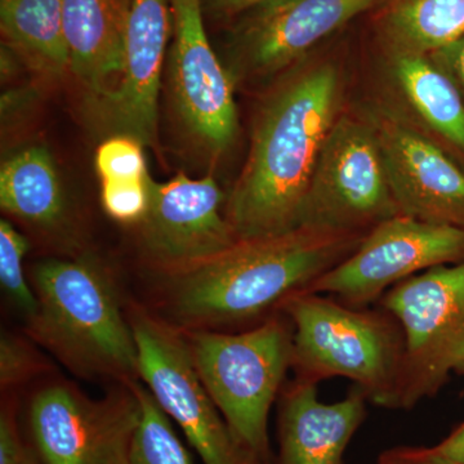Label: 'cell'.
I'll use <instances>...</instances> for the list:
<instances>
[{
  "mask_svg": "<svg viewBox=\"0 0 464 464\" xmlns=\"http://www.w3.org/2000/svg\"><path fill=\"white\" fill-rule=\"evenodd\" d=\"M132 5L133 0H63L69 69L100 100L123 74Z\"/></svg>",
  "mask_w": 464,
  "mask_h": 464,
  "instance_id": "obj_17",
  "label": "cell"
},
{
  "mask_svg": "<svg viewBox=\"0 0 464 464\" xmlns=\"http://www.w3.org/2000/svg\"><path fill=\"white\" fill-rule=\"evenodd\" d=\"M139 374L204 464H265L235 438L204 387L181 328L134 311Z\"/></svg>",
  "mask_w": 464,
  "mask_h": 464,
  "instance_id": "obj_8",
  "label": "cell"
},
{
  "mask_svg": "<svg viewBox=\"0 0 464 464\" xmlns=\"http://www.w3.org/2000/svg\"><path fill=\"white\" fill-rule=\"evenodd\" d=\"M183 332L195 369L235 438L271 464L268 415L292 366V324L276 316L234 334Z\"/></svg>",
  "mask_w": 464,
  "mask_h": 464,
  "instance_id": "obj_5",
  "label": "cell"
},
{
  "mask_svg": "<svg viewBox=\"0 0 464 464\" xmlns=\"http://www.w3.org/2000/svg\"><path fill=\"white\" fill-rule=\"evenodd\" d=\"M439 453L453 462L464 464V423L454 430L447 439L435 445Z\"/></svg>",
  "mask_w": 464,
  "mask_h": 464,
  "instance_id": "obj_31",
  "label": "cell"
},
{
  "mask_svg": "<svg viewBox=\"0 0 464 464\" xmlns=\"http://www.w3.org/2000/svg\"><path fill=\"white\" fill-rule=\"evenodd\" d=\"M366 400L357 387L341 401L325 404L315 383L297 380L280 404L276 464H343L348 445L365 420Z\"/></svg>",
  "mask_w": 464,
  "mask_h": 464,
  "instance_id": "obj_16",
  "label": "cell"
},
{
  "mask_svg": "<svg viewBox=\"0 0 464 464\" xmlns=\"http://www.w3.org/2000/svg\"><path fill=\"white\" fill-rule=\"evenodd\" d=\"M35 351L25 341L3 334L0 341V384L3 390L25 383L41 371Z\"/></svg>",
  "mask_w": 464,
  "mask_h": 464,
  "instance_id": "obj_26",
  "label": "cell"
},
{
  "mask_svg": "<svg viewBox=\"0 0 464 464\" xmlns=\"http://www.w3.org/2000/svg\"><path fill=\"white\" fill-rule=\"evenodd\" d=\"M364 237L302 226L237 240L215 256L161 271L164 304L174 325L188 331L246 322L307 289Z\"/></svg>",
  "mask_w": 464,
  "mask_h": 464,
  "instance_id": "obj_2",
  "label": "cell"
},
{
  "mask_svg": "<svg viewBox=\"0 0 464 464\" xmlns=\"http://www.w3.org/2000/svg\"><path fill=\"white\" fill-rule=\"evenodd\" d=\"M0 206L9 215L39 227H54L63 221L65 195L47 149L32 146L3 163Z\"/></svg>",
  "mask_w": 464,
  "mask_h": 464,
  "instance_id": "obj_19",
  "label": "cell"
},
{
  "mask_svg": "<svg viewBox=\"0 0 464 464\" xmlns=\"http://www.w3.org/2000/svg\"><path fill=\"white\" fill-rule=\"evenodd\" d=\"M173 23L172 85L183 123L212 154L237 136L234 79L210 47L201 0H169Z\"/></svg>",
  "mask_w": 464,
  "mask_h": 464,
  "instance_id": "obj_12",
  "label": "cell"
},
{
  "mask_svg": "<svg viewBox=\"0 0 464 464\" xmlns=\"http://www.w3.org/2000/svg\"><path fill=\"white\" fill-rule=\"evenodd\" d=\"M203 5L217 16H239L246 9L266 0H201Z\"/></svg>",
  "mask_w": 464,
  "mask_h": 464,
  "instance_id": "obj_30",
  "label": "cell"
},
{
  "mask_svg": "<svg viewBox=\"0 0 464 464\" xmlns=\"http://www.w3.org/2000/svg\"><path fill=\"white\" fill-rule=\"evenodd\" d=\"M384 0H266L239 14L228 36L230 75L266 78L295 66L326 36Z\"/></svg>",
  "mask_w": 464,
  "mask_h": 464,
  "instance_id": "obj_11",
  "label": "cell"
},
{
  "mask_svg": "<svg viewBox=\"0 0 464 464\" xmlns=\"http://www.w3.org/2000/svg\"><path fill=\"white\" fill-rule=\"evenodd\" d=\"M0 27L7 47L45 75L69 69L63 0H0Z\"/></svg>",
  "mask_w": 464,
  "mask_h": 464,
  "instance_id": "obj_21",
  "label": "cell"
},
{
  "mask_svg": "<svg viewBox=\"0 0 464 464\" xmlns=\"http://www.w3.org/2000/svg\"><path fill=\"white\" fill-rule=\"evenodd\" d=\"M172 25L169 0H133L123 74L101 100L112 132L143 146L157 143L161 67Z\"/></svg>",
  "mask_w": 464,
  "mask_h": 464,
  "instance_id": "obj_15",
  "label": "cell"
},
{
  "mask_svg": "<svg viewBox=\"0 0 464 464\" xmlns=\"http://www.w3.org/2000/svg\"><path fill=\"white\" fill-rule=\"evenodd\" d=\"M382 304L404 337L395 409H411L464 371V261L396 284Z\"/></svg>",
  "mask_w": 464,
  "mask_h": 464,
  "instance_id": "obj_6",
  "label": "cell"
},
{
  "mask_svg": "<svg viewBox=\"0 0 464 464\" xmlns=\"http://www.w3.org/2000/svg\"><path fill=\"white\" fill-rule=\"evenodd\" d=\"M151 177L141 179L103 181L101 201L103 209L121 224H140L145 218L151 200Z\"/></svg>",
  "mask_w": 464,
  "mask_h": 464,
  "instance_id": "obj_25",
  "label": "cell"
},
{
  "mask_svg": "<svg viewBox=\"0 0 464 464\" xmlns=\"http://www.w3.org/2000/svg\"><path fill=\"white\" fill-rule=\"evenodd\" d=\"M381 7L387 54H430L464 35V0H384Z\"/></svg>",
  "mask_w": 464,
  "mask_h": 464,
  "instance_id": "obj_20",
  "label": "cell"
},
{
  "mask_svg": "<svg viewBox=\"0 0 464 464\" xmlns=\"http://www.w3.org/2000/svg\"><path fill=\"white\" fill-rule=\"evenodd\" d=\"M141 415L136 382L102 399L54 382L30 401L26 439L43 464H130Z\"/></svg>",
  "mask_w": 464,
  "mask_h": 464,
  "instance_id": "obj_7",
  "label": "cell"
},
{
  "mask_svg": "<svg viewBox=\"0 0 464 464\" xmlns=\"http://www.w3.org/2000/svg\"><path fill=\"white\" fill-rule=\"evenodd\" d=\"M342 92L338 67L319 63L290 72L266 97L246 166L226 206L237 240L301 227L317 159L340 118Z\"/></svg>",
  "mask_w": 464,
  "mask_h": 464,
  "instance_id": "obj_1",
  "label": "cell"
},
{
  "mask_svg": "<svg viewBox=\"0 0 464 464\" xmlns=\"http://www.w3.org/2000/svg\"><path fill=\"white\" fill-rule=\"evenodd\" d=\"M279 308L292 324L298 380L317 384L348 378L375 405L395 409L404 337L389 317L306 290L289 295Z\"/></svg>",
  "mask_w": 464,
  "mask_h": 464,
  "instance_id": "obj_4",
  "label": "cell"
},
{
  "mask_svg": "<svg viewBox=\"0 0 464 464\" xmlns=\"http://www.w3.org/2000/svg\"><path fill=\"white\" fill-rule=\"evenodd\" d=\"M377 464H459L439 453L435 447H396L378 457Z\"/></svg>",
  "mask_w": 464,
  "mask_h": 464,
  "instance_id": "obj_29",
  "label": "cell"
},
{
  "mask_svg": "<svg viewBox=\"0 0 464 464\" xmlns=\"http://www.w3.org/2000/svg\"><path fill=\"white\" fill-rule=\"evenodd\" d=\"M94 164L101 182L141 179L149 176L142 143L125 134H114L101 143Z\"/></svg>",
  "mask_w": 464,
  "mask_h": 464,
  "instance_id": "obj_24",
  "label": "cell"
},
{
  "mask_svg": "<svg viewBox=\"0 0 464 464\" xmlns=\"http://www.w3.org/2000/svg\"><path fill=\"white\" fill-rule=\"evenodd\" d=\"M391 78L429 130L464 151V99L429 54H387Z\"/></svg>",
  "mask_w": 464,
  "mask_h": 464,
  "instance_id": "obj_18",
  "label": "cell"
},
{
  "mask_svg": "<svg viewBox=\"0 0 464 464\" xmlns=\"http://www.w3.org/2000/svg\"><path fill=\"white\" fill-rule=\"evenodd\" d=\"M429 56L457 85L464 99V35L432 52Z\"/></svg>",
  "mask_w": 464,
  "mask_h": 464,
  "instance_id": "obj_28",
  "label": "cell"
},
{
  "mask_svg": "<svg viewBox=\"0 0 464 464\" xmlns=\"http://www.w3.org/2000/svg\"><path fill=\"white\" fill-rule=\"evenodd\" d=\"M0 464H43L8 406L0 414Z\"/></svg>",
  "mask_w": 464,
  "mask_h": 464,
  "instance_id": "obj_27",
  "label": "cell"
},
{
  "mask_svg": "<svg viewBox=\"0 0 464 464\" xmlns=\"http://www.w3.org/2000/svg\"><path fill=\"white\" fill-rule=\"evenodd\" d=\"M38 310L34 340L72 373L134 383L139 350L108 271L87 257L47 259L33 268Z\"/></svg>",
  "mask_w": 464,
  "mask_h": 464,
  "instance_id": "obj_3",
  "label": "cell"
},
{
  "mask_svg": "<svg viewBox=\"0 0 464 464\" xmlns=\"http://www.w3.org/2000/svg\"><path fill=\"white\" fill-rule=\"evenodd\" d=\"M151 200L141 224L142 248L160 271L210 257L237 241L221 215L224 194L212 176L167 182L151 179Z\"/></svg>",
  "mask_w": 464,
  "mask_h": 464,
  "instance_id": "obj_13",
  "label": "cell"
},
{
  "mask_svg": "<svg viewBox=\"0 0 464 464\" xmlns=\"http://www.w3.org/2000/svg\"><path fill=\"white\" fill-rule=\"evenodd\" d=\"M400 215L464 228V170L438 143L395 116L372 119Z\"/></svg>",
  "mask_w": 464,
  "mask_h": 464,
  "instance_id": "obj_14",
  "label": "cell"
},
{
  "mask_svg": "<svg viewBox=\"0 0 464 464\" xmlns=\"http://www.w3.org/2000/svg\"><path fill=\"white\" fill-rule=\"evenodd\" d=\"M29 250V243L7 219L0 221V284L14 301L18 310L23 311L26 320L32 319L38 310V299L30 288L24 274L23 259Z\"/></svg>",
  "mask_w": 464,
  "mask_h": 464,
  "instance_id": "obj_23",
  "label": "cell"
},
{
  "mask_svg": "<svg viewBox=\"0 0 464 464\" xmlns=\"http://www.w3.org/2000/svg\"><path fill=\"white\" fill-rule=\"evenodd\" d=\"M398 215L373 124L340 115L317 159L301 227L362 234Z\"/></svg>",
  "mask_w": 464,
  "mask_h": 464,
  "instance_id": "obj_9",
  "label": "cell"
},
{
  "mask_svg": "<svg viewBox=\"0 0 464 464\" xmlns=\"http://www.w3.org/2000/svg\"><path fill=\"white\" fill-rule=\"evenodd\" d=\"M141 422L134 435L130 464H192L190 453L174 431L172 420L152 393L136 383Z\"/></svg>",
  "mask_w": 464,
  "mask_h": 464,
  "instance_id": "obj_22",
  "label": "cell"
},
{
  "mask_svg": "<svg viewBox=\"0 0 464 464\" xmlns=\"http://www.w3.org/2000/svg\"><path fill=\"white\" fill-rule=\"evenodd\" d=\"M460 261H464V228L398 215L371 228L350 256L304 290L362 306L393 284Z\"/></svg>",
  "mask_w": 464,
  "mask_h": 464,
  "instance_id": "obj_10",
  "label": "cell"
}]
</instances>
